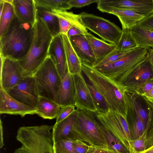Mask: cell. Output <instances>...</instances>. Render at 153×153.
Masks as SVG:
<instances>
[{"label": "cell", "instance_id": "6da1fadb", "mask_svg": "<svg viewBox=\"0 0 153 153\" xmlns=\"http://www.w3.org/2000/svg\"><path fill=\"white\" fill-rule=\"evenodd\" d=\"M81 66L82 71L104 97L110 110L127 117L129 100L124 88L90 65L81 62Z\"/></svg>", "mask_w": 153, "mask_h": 153}, {"label": "cell", "instance_id": "7a4b0ae2", "mask_svg": "<svg viewBox=\"0 0 153 153\" xmlns=\"http://www.w3.org/2000/svg\"><path fill=\"white\" fill-rule=\"evenodd\" d=\"M34 25L22 21L15 15L0 37V53L4 57L19 61L28 53L32 43Z\"/></svg>", "mask_w": 153, "mask_h": 153}, {"label": "cell", "instance_id": "3957f363", "mask_svg": "<svg viewBox=\"0 0 153 153\" xmlns=\"http://www.w3.org/2000/svg\"><path fill=\"white\" fill-rule=\"evenodd\" d=\"M32 43L26 55L18 61L24 70L33 76L48 56L53 36L42 19L37 15L33 26Z\"/></svg>", "mask_w": 153, "mask_h": 153}, {"label": "cell", "instance_id": "277c9868", "mask_svg": "<svg viewBox=\"0 0 153 153\" xmlns=\"http://www.w3.org/2000/svg\"><path fill=\"white\" fill-rule=\"evenodd\" d=\"M53 126L42 125L20 127L16 139L22 146L13 153H54Z\"/></svg>", "mask_w": 153, "mask_h": 153}, {"label": "cell", "instance_id": "5b68a950", "mask_svg": "<svg viewBox=\"0 0 153 153\" xmlns=\"http://www.w3.org/2000/svg\"><path fill=\"white\" fill-rule=\"evenodd\" d=\"M33 76L39 96L58 103V94L61 78L50 56H48Z\"/></svg>", "mask_w": 153, "mask_h": 153}, {"label": "cell", "instance_id": "8992f818", "mask_svg": "<svg viewBox=\"0 0 153 153\" xmlns=\"http://www.w3.org/2000/svg\"><path fill=\"white\" fill-rule=\"evenodd\" d=\"M149 50L138 47L109 65L97 70L119 84L147 57Z\"/></svg>", "mask_w": 153, "mask_h": 153}, {"label": "cell", "instance_id": "52a82bcc", "mask_svg": "<svg viewBox=\"0 0 153 153\" xmlns=\"http://www.w3.org/2000/svg\"><path fill=\"white\" fill-rule=\"evenodd\" d=\"M76 111L74 131L89 145L108 149L101 124L96 118L95 113L78 108Z\"/></svg>", "mask_w": 153, "mask_h": 153}, {"label": "cell", "instance_id": "ba28073f", "mask_svg": "<svg viewBox=\"0 0 153 153\" xmlns=\"http://www.w3.org/2000/svg\"><path fill=\"white\" fill-rule=\"evenodd\" d=\"M82 22L86 29L110 43L116 45L122 30L109 20L92 14L83 12L80 14Z\"/></svg>", "mask_w": 153, "mask_h": 153}, {"label": "cell", "instance_id": "9c48e42d", "mask_svg": "<svg viewBox=\"0 0 153 153\" xmlns=\"http://www.w3.org/2000/svg\"><path fill=\"white\" fill-rule=\"evenodd\" d=\"M98 121L112 131L129 151L133 153V139L127 117L110 110L105 113H95Z\"/></svg>", "mask_w": 153, "mask_h": 153}, {"label": "cell", "instance_id": "30bf717a", "mask_svg": "<svg viewBox=\"0 0 153 153\" xmlns=\"http://www.w3.org/2000/svg\"><path fill=\"white\" fill-rule=\"evenodd\" d=\"M0 88L7 91L30 76L18 60L4 57L0 53Z\"/></svg>", "mask_w": 153, "mask_h": 153}, {"label": "cell", "instance_id": "8fae6325", "mask_svg": "<svg viewBox=\"0 0 153 153\" xmlns=\"http://www.w3.org/2000/svg\"><path fill=\"white\" fill-rule=\"evenodd\" d=\"M6 91L18 101L36 108L39 96L33 76L25 78Z\"/></svg>", "mask_w": 153, "mask_h": 153}, {"label": "cell", "instance_id": "7c38bea8", "mask_svg": "<svg viewBox=\"0 0 153 153\" xmlns=\"http://www.w3.org/2000/svg\"><path fill=\"white\" fill-rule=\"evenodd\" d=\"M153 78V70L148 55L145 59L119 84L128 93L134 92L140 84Z\"/></svg>", "mask_w": 153, "mask_h": 153}, {"label": "cell", "instance_id": "4fadbf2b", "mask_svg": "<svg viewBox=\"0 0 153 153\" xmlns=\"http://www.w3.org/2000/svg\"><path fill=\"white\" fill-rule=\"evenodd\" d=\"M97 4L129 10L145 18L153 14V0H99Z\"/></svg>", "mask_w": 153, "mask_h": 153}, {"label": "cell", "instance_id": "5bb4252c", "mask_svg": "<svg viewBox=\"0 0 153 153\" xmlns=\"http://www.w3.org/2000/svg\"><path fill=\"white\" fill-rule=\"evenodd\" d=\"M73 76L75 88L74 105L76 108L97 112V108L82 73Z\"/></svg>", "mask_w": 153, "mask_h": 153}, {"label": "cell", "instance_id": "9a60e30c", "mask_svg": "<svg viewBox=\"0 0 153 153\" xmlns=\"http://www.w3.org/2000/svg\"><path fill=\"white\" fill-rule=\"evenodd\" d=\"M0 114L24 117L27 115L37 114V112L35 108L18 101L0 88Z\"/></svg>", "mask_w": 153, "mask_h": 153}, {"label": "cell", "instance_id": "2e32d148", "mask_svg": "<svg viewBox=\"0 0 153 153\" xmlns=\"http://www.w3.org/2000/svg\"><path fill=\"white\" fill-rule=\"evenodd\" d=\"M76 117V110L66 118L55 123L53 129L54 143L65 139H70L74 140H79L86 142L74 130V125Z\"/></svg>", "mask_w": 153, "mask_h": 153}, {"label": "cell", "instance_id": "e0dca14e", "mask_svg": "<svg viewBox=\"0 0 153 153\" xmlns=\"http://www.w3.org/2000/svg\"><path fill=\"white\" fill-rule=\"evenodd\" d=\"M48 56H50L52 59L61 77L68 69L61 34L53 37L49 48Z\"/></svg>", "mask_w": 153, "mask_h": 153}, {"label": "cell", "instance_id": "ac0fdd59", "mask_svg": "<svg viewBox=\"0 0 153 153\" xmlns=\"http://www.w3.org/2000/svg\"><path fill=\"white\" fill-rule=\"evenodd\" d=\"M71 44L81 62L92 66L96 60L91 45L85 36L79 35L69 37Z\"/></svg>", "mask_w": 153, "mask_h": 153}, {"label": "cell", "instance_id": "d6986e66", "mask_svg": "<svg viewBox=\"0 0 153 153\" xmlns=\"http://www.w3.org/2000/svg\"><path fill=\"white\" fill-rule=\"evenodd\" d=\"M50 10L51 13L58 19L60 34L67 35L68 30L72 26L80 28L85 35L88 33V30L82 22L80 14H75L72 12H68L67 10L56 9Z\"/></svg>", "mask_w": 153, "mask_h": 153}, {"label": "cell", "instance_id": "ffe728a7", "mask_svg": "<svg viewBox=\"0 0 153 153\" xmlns=\"http://www.w3.org/2000/svg\"><path fill=\"white\" fill-rule=\"evenodd\" d=\"M61 78L58 103L61 108L74 105L75 88L73 75L68 71Z\"/></svg>", "mask_w": 153, "mask_h": 153}, {"label": "cell", "instance_id": "44dd1931", "mask_svg": "<svg viewBox=\"0 0 153 153\" xmlns=\"http://www.w3.org/2000/svg\"><path fill=\"white\" fill-rule=\"evenodd\" d=\"M97 8L102 12L115 15L119 19L122 28L131 29L145 17L131 10L118 9L97 4Z\"/></svg>", "mask_w": 153, "mask_h": 153}, {"label": "cell", "instance_id": "7402d4cb", "mask_svg": "<svg viewBox=\"0 0 153 153\" xmlns=\"http://www.w3.org/2000/svg\"><path fill=\"white\" fill-rule=\"evenodd\" d=\"M15 13L23 22L33 25L36 20V6L35 0H13Z\"/></svg>", "mask_w": 153, "mask_h": 153}, {"label": "cell", "instance_id": "603a6c76", "mask_svg": "<svg viewBox=\"0 0 153 153\" xmlns=\"http://www.w3.org/2000/svg\"><path fill=\"white\" fill-rule=\"evenodd\" d=\"M37 114L44 119L56 118L61 109L59 104L48 98L39 96L35 108Z\"/></svg>", "mask_w": 153, "mask_h": 153}, {"label": "cell", "instance_id": "cb8c5ba5", "mask_svg": "<svg viewBox=\"0 0 153 153\" xmlns=\"http://www.w3.org/2000/svg\"><path fill=\"white\" fill-rule=\"evenodd\" d=\"M85 36L94 55L96 63L104 59L116 48L115 45L107 43L95 37L90 33Z\"/></svg>", "mask_w": 153, "mask_h": 153}, {"label": "cell", "instance_id": "d4e9b609", "mask_svg": "<svg viewBox=\"0 0 153 153\" xmlns=\"http://www.w3.org/2000/svg\"><path fill=\"white\" fill-rule=\"evenodd\" d=\"M61 35L69 72L72 75L82 73L81 62L67 35Z\"/></svg>", "mask_w": 153, "mask_h": 153}, {"label": "cell", "instance_id": "484cf974", "mask_svg": "<svg viewBox=\"0 0 153 153\" xmlns=\"http://www.w3.org/2000/svg\"><path fill=\"white\" fill-rule=\"evenodd\" d=\"M131 30L138 47L148 49L153 48V31L136 25Z\"/></svg>", "mask_w": 153, "mask_h": 153}, {"label": "cell", "instance_id": "4316f807", "mask_svg": "<svg viewBox=\"0 0 153 153\" xmlns=\"http://www.w3.org/2000/svg\"><path fill=\"white\" fill-rule=\"evenodd\" d=\"M100 123L108 149L112 153H130L112 131L106 126Z\"/></svg>", "mask_w": 153, "mask_h": 153}, {"label": "cell", "instance_id": "83f0119b", "mask_svg": "<svg viewBox=\"0 0 153 153\" xmlns=\"http://www.w3.org/2000/svg\"><path fill=\"white\" fill-rule=\"evenodd\" d=\"M36 9L37 15L43 20L53 37L60 34L58 18L52 14L49 9L38 6H36Z\"/></svg>", "mask_w": 153, "mask_h": 153}, {"label": "cell", "instance_id": "f1b7e54d", "mask_svg": "<svg viewBox=\"0 0 153 153\" xmlns=\"http://www.w3.org/2000/svg\"><path fill=\"white\" fill-rule=\"evenodd\" d=\"M4 1L3 8L0 13V37L8 28L15 15L12 4L13 0Z\"/></svg>", "mask_w": 153, "mask_h": 153}, {"label": "cell", "instance_id": "f546056e", "mask_svg": "<svg viewBox=\"0 0 153 153\" xmlns=\"http://www.w3.org/2000/svg\"><path fill=\"white\" fill-rule=\"evenodd\" d=\"M120 39L116 45V49L121 52L131 51L138 47L133 36L131 29L122 28Z\"/></svg>", "mask_w": 153, "mask_h": 153}, {"label": "cell", "instance_id": "4dcf8cb0", "mask_svg": "<svg viewBox=\"0 0 153 153\" xmlns=\"http://www.w3.org/2000/svg\"><path fill=\"white\" fill-rule=\"evenodd\" d=\"M127 93L129 97V108L141 119L146 128L148 119V113L144 108L140 100L135 94L133 93L127 92Z\"/></svg>", "mask_w": 153, "mask_h": 153}, {"label": "cell", "instance_id": "1f68e13d", "mask_svg": "<svg viewBox=\"0 0 153 153\" xmlns=\"http://www.w3.org/2000/svg\"><path fill=\"white\" fill-rule=\"evenodd\" d=\"M87 84L97 108V112L102 113L107 112L110 109L104 97L92 84L90 82L87 83Z\"/></svg>", "mask_w": 153, "mask_h": 153}, {"label": "cell", "instance_id": "d6a6232c", "mask_svg": "<svg viewBox=\"0 0 153 153\" xmlns=\"http://www.w3.org/2000/svg\"><path fill=\"white\" fill-rule=\"evenodd\" d=\"M69 0H35L36 6L48 9L67 10L72 7L69 5Z\"/></svg>", "mask_w": 153, "mask_h": 153}, {"label": "cell", "instance_id": "836d02e7", "mask_svg": "<svg viewBox=\"0 0 153 153\" xmlns=\"http://www.w3.org/2000/svg\"><path fill=\"white\" fill-rule=\"evenodd\" d=\"M131 51L121 52L115 48L104 59L92 67L97 69L107 66L121 59Z\"/></svg>", "mask_w": 153, "mask_h": 153}, {"label": "cell", "instance_id": "e575fe53", "mask_svg": "<svg viewBox=\"0 0 153 153\" xmlns=\"http://www.w3.org/2000/svg\"><path fill=\"white\" fill-rule=\"evenodd\" d=\"M74 141L71 139H65L54 143V153H77L73 147Z\"/></svg>", "mask_w": 153, "mask_h": 153}, {"label": "cell", "instance_id": "d590c367", "mask_svg": "<svg viewBox=\"0 0 153 153\" xmlns=\"http://www.w3.org/2000/svg\"><path fill=\"white\" fill-rule=\"evenodd\" d=\"M135 114L134 119L128 123L130 127L133 140L138 139L144 133L145 129L144 125L140 118Z\"/></svg>", "mask_w": 153, "mask_h": 153}, {"label": "cell", "instance_id": "8d00e7d4", "mask_svg": "<svg viewBox=\"0 0 153 153\" xmlns=\"http://www.w3.org/2000/svg\"><path fill=\"white\" fill-rule=\"evenodd\" d=\"M152 115H149L147 123L145 129L146 132L145 150L153 146V119Z\"/></svg>", "mask_w": 153, "mask_h": 153}, {"label": "cell", "instance_id": "74e56055", "mask_svg": "<svg viewBox=\"0 0 153 153\" xmlns=\"http://www.w3.org/2000/svg\"><path fill=\"white\" fill-rule=\"evenodd\" d=\"M146 132L145 131L138 139L133 141V153H140L145 150Z\"/></svg>", "mask_w": 153, "mask_h": 153}, {"label": "cell", "instance_id": "f35d334b", "mask_svg": "<svg viewBox=\"0 0 153 153\" xmlns=\"http://www.w3.org/2000/svg\"><path fill=\"white\" fill-rule=\"evenodd\" d=\"M153 88V78H151L138 85L134 92L142 96L149 93Z\"/></svg>", "mask_w": 153, "mask_h": 153}, {"label": "cell", "instance_id": "ab89813d", "mask_svg": "<svg viewBox=\"0 0 153 153\" xmlns=\"http://www.w3.org/2000/svg\"><path fill=\"white\" fill-rule=\"evenodd\" d=\"M74 105H69L61 108L57 116L56 123H58L66 118L76 110Z\"/></svg>", "mask_w": 153, "mask_h": 153}, {"label": "cell", "instance_id": "60d3db41", "mask_svg": "<svg viewBox=\"0 0 153 153\" xmlns=\"http://www.w3.org/2000/svg\"><path fill=\"white\" fill-rule=\"evenodd\" d=\"M73 147L77 153H86L90 145L83 141L76 140L73 143Z\"/></svg>", "mask_w": 153, "mask_h": 153}, {"label": "cell", "instance_id": "b9f144b4", "mask_svg": "<svg viewBox=\"0 0 153 153\" xmlns=\"http://www.w3.org/2000/svg\"><path fill=\"white\" fill-rule=\"evenodd\" d=\"M99 0H69L68 2L71 7L80 8L94 3H97Z\"/></svg>", "mask_w": 153, "mask_h": 153}, {"label": "cell", "instance_id": "7bdbcfd3", "mask_svg": "<svg viewBox=\"0 0 153 153\" xmlns=\"http://www.w3.org/2000/svg\"><path fill=\"white\" fill-rule=\"evenodd\" d=\"M137 25L143 28L153 31V14L143 18Z\"/></svg>", "mask_w": 153, "mask_h": 153}, {"label": "cell", "instance_id": "ee69618b", "mask_svg": "<svg viewBox=\"0 0 153 153\" xmlns=\"http://www.w3.org/2000/svg\"><path fill=\"white\" fill-rule=\"evenodd\" d=\"M86 153H112L108 149L90 146Z\"/></svg>", "mask_w": 153, "mask_h": 153}, {"label": "cell", "instance_id": "f6af8a7d", "mask_svg": "<svg viewBox=\"0 0 153 153\" xmlns=\"http://www.w3.org/2000/svg\"><path fill=\"white\" fill-rule=\"evenodd\" d=\"M67 35L68 37L79 35H85L80 28L75 26H72L70 28Z\"/></svg>", "mask_w": 153, "mask_h": 153}, {"label": "cell", "instance_id": "bcb514c9", "mask_svg": "<svg viewBox=\"0 0 153 153\" xmlns=\"http://www.w3.org/2000/svg\"><path fill=\"white\" fill-rule=\"evenodd\" d=\"M142 97L146 103L153 109V88L149 93Z\"/></svg>", "mask_w": 153, "mask_h": 153}, {"label": "cell", "instance_id": "7dc6e473", "mask_svg": "<svg viewBox=\"0 0 153 153\" xmlns=\"http://www.w3.org/2000/svg\"><path fill=\"white\" fill-rule=\"evenodd\" d=\"M0 147L1 148L4 145L3 138V129L2 122L1 120L0 122Z\"/></svg>", "mask_w": 153, "mask_h": 153}, {"label": "cell", "instance_id": "c3c4849f", "mask_svg": "<svg viewBox=\"0 0 153 153\" xmlns=\"http://www.w3.org/2000/svg\"><path fill=\"white\" fill-rule=\"evenodd\" d=\"M149 55L153 70V48L149 49Z\"/></svg>", "mask_w": 153, "mask_h": 153}, {"label": "cell", "instance_id": "681fc988", "mask_svg": "<svg viewBox=\"0 0 153 153\" xmlns=\"http://www.w3.org/2000/svg\"><path fill=\"white\" fill-rule=\"evenodd\" d=\"M140 153H153V146Z\"/></svg>", "mask_w": 153, "mask_h": 153}]
</instances>
